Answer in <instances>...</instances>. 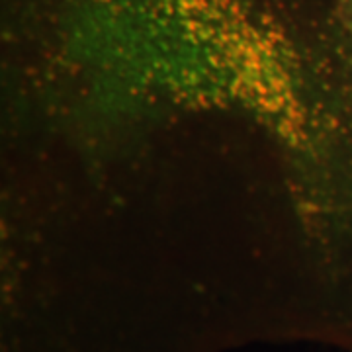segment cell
Segmentation results:
<instances>
[{
	"instance_id": "1",
	"label": "cell",
	"mask_w": 352,
	"mask_h": 352,
	"mask_svg": "<svg viewBox=\"0 0 352 352\" xmlns=\"http://www.w3.org/2000/svg\"><path fill=\"white\" fill-rule=\"evenodd\" d=\"M333 16L342 28L352 51V0H333Z\"/></svg>"
}]
</instances>
